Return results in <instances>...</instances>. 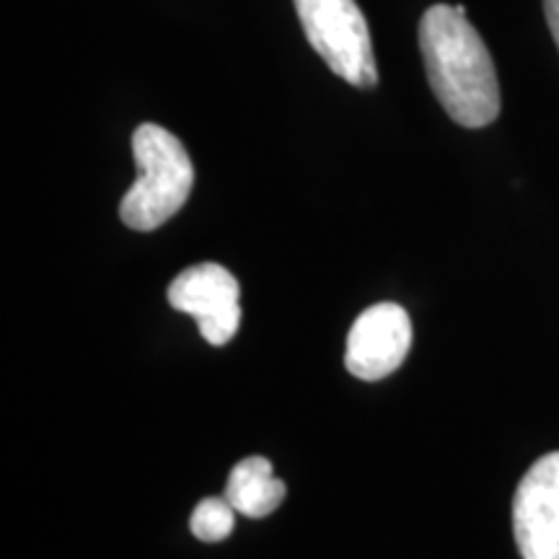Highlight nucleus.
I'll return each instance as SVG.
<instances>
[{"instance_id": "39448f33", "label": "nucleus", "mask_w": 559, "mask_h": 559, "mask_svg": "<svg viewBox=\"0 0 559 559\" xmlns=\"http://www.w3.org/2000/svg\"><path fill=\"white\" fill-rule=\"evenodd\" d=\"M513 534L523 559H559V451L523 474L513 500Z\"/></svg>"}, {"instance_id": "f03ea898", "label": "nucleus", "mask_w": 559, "mask_h": 559, "mask_svg": "<svg viewBox=\"0 0 559 559\" xmlns=\"http://www.w3.org/2000/svg\"><path fill=\"white\" fill-rule=\"evenodd\" d=\"M132 156L140 177L124 192L120 218L132 230H153L174 218L190 200L194 166L185 143L153 122L132 132Z\"/></svg>"}, {"instance_id": "20e7f679", "label": "nucleus", "mask_w": 559, "mask_h": 559, "mask_svg": "<svg viewBox=\"0 0 559 559\" xmlns=\"http://www.w3.org/2000/svg\"><path fill=\"white\" fill-rule=\"evenodd\" d=\"M241 288L239 280L223 264H194L174 277L169 304L177 311L190 313L210 345H228L241 326Z\"/></svg>"}, {"instance_id": "0eeeda50", "label": "nucleus", "mask_w": 559, "mask_h": 559, "mask_svg": "<svg viewBox=\"0 0 559 559\" xmlns=\"http://www.w3.org/2000/svg\"><path fill=\"white\" fill-rule=\"evenodd\" d=\"M226 500L247 519H264L285 500V485L275 477L267 459L249 456L230 469Z\"/></svg>"}, {"instance_id": "423d86ee", "label": "nucleus", "mask_w": 559, "mask_h": 559, "mask_svg": "<svg viewBox=\"0 0 559 559\" xmlns=\"http://www.w3.org/2000/svg\"><path fill=\"white\" fill-rule=\"evenodd\" d=\"M412 324L396 304H376L355 319L347 337L345 366L355 379L381 381L407 358Z\"/></svg>"}, {"instance_id": "6e6552de", "label": "nucleus", "mask_w": 559, "mask_h": 559, "mask_svg": "<svg viewBox=\"0 0 559 559\" xmlns=\"http://www.w3.org/2000/svg\"><path fill=\"white\" fill-rule=\"evenodd\" d=\"M236 526V508L226 498H205L192 510L190 528L200 542L215 544L228 539Z\"/></svg>"}, {"instance_id": "1a4fd4ad", "label": "nucleus", "mask_w": 559, "mask_h": 559, "mask_svg": "<svg viewBox=\"0 0 559 559\" xmlns=\"http://www.w3.org/2000/svg\"><path fill=\"white\" fill-rule=\"evenodd\" d=\"M544 13H547V24L551 37L557 41V50H559V0H544Z\"/></svg>"}, {"instance_id": "7ed1b4c3", "label": "nucleus", "mask_w": 559, "mask_h": 559, "mask_svg": "<svg viewBox=\"0 0 559 559\" xmlns=\"http://www.w3.org/2000/svg\"><path fill=\"white\" fill-rule=\"evenodd\" d=\"M300 26L334 75L355 88L379 83L368 21L355 0H293Z\"/></svg>"}, {"instance_id": "f257e3e1", "label": "nucleus", "mask_w": 559, "mask_h": 559, "mask_svg": "<svg viewBox=\"0 0 559 559\" xmlns=\"http://www.w3.org/2000/svg\"><path fill=\"white\" fill-rule=\"evenodd\" d=\"M419 50L440 107L461 128H487L500 115L495 62L456 5L438 3L419 21Z\"/></svg>"}]
</instances>
